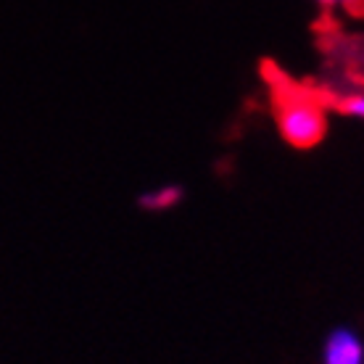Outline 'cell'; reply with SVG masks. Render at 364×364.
Returning <instances> with one entry per match:
<instances>
[{"instance_id": "cell-2", "label": "cell", "mask_w": 364, "mask_h": 364, "mask_svg": "<svg viewBox=\"0 0 364 364\" xmlns=\"http://www.w3.org/2000/svg\"><path fill=\"white\" fill-rule=\"evenodd\" d=\"M319 364H364V336L351 325L330 328L319 343Z\"/></svg>"}, {"instance_id": "cell-3", "label": "cell", "mask_w": 364, "mask_h": 364, "mask_svg": "<svg viewBox=\"0 0 364 364\" xmlns=\"http://www.w3.org/2000/svg\"><path fill=\"white\" fill-rule=\"evenodd\" d=\"M182 200H185V188L180 182H164V185H156V188L140 193L137 209L146 214H166V211L177 209Z\"/></svg>"}, {"instance_id": "cell-4", "label": "cell", "mask_w": 364, "mask_h": 364, "mask_svg": "<svg viewBox=\"0 0 364 364\" xmlns=\"http://www.w3.org/2000/svg\"><path fill=\"white\" fill-rule=\"evenodd\" d=\"M338 111L354 122H364V92H351L346 98H341Z\"/></svg>"}, {"instance_id": "cell-5", "label": "cell", "mask_w": 364, "mask_h": 364, "mask_svg": "<svg viewBox=\"0 0 364 364\" xmlns=\"http://www.w3.org/2000/svg\"><path fill=\"white\" fill-rule=\"evenodd\" d=\"M322 9H346V6H354L356 0H314Z\"/></svg>"}, {"instance_id": "cell-1", "label": "cell", "mask_w": 364, "mask_h": 364, "mask_svg": "<svg viewBox=\"0 0 364 364\" xmlns=\"http://www.w3.org/2000/svg\"><path fill=\"white\" fill-rule=\"evenodd\" d=\"M274 124L280 137L293 148H314L328 135V114L317 100L293 95L274 106Z\"/></svg>"}]
</instances>
